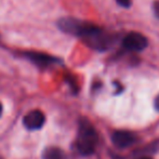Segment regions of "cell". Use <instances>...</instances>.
I'll list each match as a JSON object with an SVG mask.
<instances>
[{
	"mask_svg": "<svg viewBox=\"0 0 159 159\" xmlns=\"http://www.w3.org/2000/svg\"><path fill=\"white\" fill-rule=\"evenodd\" d=\"M57 26L62 32L76 36V37H80L84 40V42L90 40L91 38H93L103 30L102 28L94 25V24L82 22L79 20L73 19V17L61 19L57 23Z\"/></svg>",
	"mask_w": 159,
	"mask_h": 159,
	"instance_id": "6da1fadb",
	"label": "cell"
},
{
	"mask_svg": "<svg viewBox=\"0 0 159 159\" xmlns=\"http://www.w3.org/2000/svg\"><path fill=\"white\" fill-rule=\"evenodd\" d=\"M98 142V132L89 120L82 119L79 124L77 138V149L81 155L88 156L94 153Z\"/></svg>",
	"mask_w": 159,
	"mask_h": 159,
	"instance_id": "7a4b0ae2",
	"label": "cell"
},
{
	"mask_svg": "<svg viewBox=\"0 0 159 159\" xmlns=\"http://www.w3.org/2000/svg\"><path fill=\"white\" fill-rule=\"evenodd\" d=\"M147 46H148L147 38L145 36H143L142 34L136 32L129 33L122 39V47L129 51L140 52V51H143L144 49H146Z\"/></svg>",
	"mask_w": 159,
	"mask_h": 159,
	"instance_id": "3957f363",
	"label": "cell"
},
{
	"mask_svg": "<svg viewBox=\"0 0 159 159\" xmlns=\"http://www.w3.org/2000/svg\"><path fill=\"white\" fill-rule=\"evenodd\" d=\"M111 141L114 145L118 148H128L131 147L136 142V135L130 131L118 130L115 131L111 135Z\"/></svg>",
	"mask_w": 159,
	"mask_h": 159,
	"instance_id": "277c9868",
	"label": "cell"
},
{
	"mask_svg": "<svg viewBox=\"0 0 159 159\" xmlns=\"http://www.w3.org/2000/svg\"><path fill=\"white\" fill-rule=\"evenodd\" d=\"M46 117L44 114L40 111H32L25 115L23 119L24 126L28 130H38L44 125Z\"/></svg>",
	"mask_w": 159,
	"mask_h": 159,
	"instance_id": "5b68a950",
	"label": "cell"
},
{
	"mask_svg": "<svg viewBox=\"0 0 159 159\" xmlns=\"http://www.w3.org/2000/svg\"><path fill=\"white\" fill-rule=\"evenodd\" d=\"M25 57L28 60H30L33 63H35L36 65H38L40 67H47L57 61L55 57H52L50 55H47L44 53H39V52H26Z\"/></svg>",
	"mask_w": 159,
	"mask_h": 159,
	"instance_id": "8992f818",
	"label": "cell"
},
{
	"mask_svg": "<svg viewBox=\"0 0 159 159\" xmlns=\"http://www.w3.org/2000/svg\"><path fill=\"white\" fill-rule=\"evenodd\" d=\"M43 159H66V155L61 148L49 147L43 152Z\"/></svg>",
	"mask_w": 159,
	"mask_h": 159,
	"instance_id": "52a82bcc",
	"label": "cell"
},
{
	"mask_svg": "<svg viewBox=\"0 0 159 159\" xmlns=\"http://www.w3.org/2000/svg\"><path fill=\"white\" fill-rule=\"evenodd\" d=\"M116 2L122 8H129L132 3V0H116Z\"/></svg>",
	"mask_w": 159,
	"mask_h": 159,
	"instance_id": "ba28073f",
	"label": "cell"
},
{
	"mask_svg": "<svg viewBox=\"0 0 159 159\" xmlns=\"http://www.w3.org/2000/svg\"><path fill=\"white\" fill-rule=\"evenodd\" d=\"M153 10H154V14L155 16L159 19V0L158 1H155L153 4Z\"/></svg>",
	"mask_w": 159,
	"mask_h": 159,
	"instance_id": "9c48e42d",
	"label": "cell"
},
{
	"mask_svg": "<svg viewBox=\"0 0 159 159\" xmlns=\"http://www.w3.org/2000/svg\"><path fill=\"white\" fill-rule=\"evenodd\" d=\"M155 108L159 111V94L157 95V98H155Z\"/></svg>",
	"mask_w": 159,
	"mask_h": 159,
	"instance_id": "30bf717a",
	"label": "cell"
},
{
	"mask_svg": "<svg viewBox=\"0 0 159 159\" xmlns=\"http://www.w3.org/2000/svg\"><path fill=\"white\" fill-rule=\"evenodd\" d=\"M1 113H2V105H1V103H0V116H1Z\"/></svg>",
	"mask_w": 159,
	"mask_h": 159,
	"instance_id": "8fae6325",
	"label": "cell"
},
{
	"mask_svg": "<svg viewBox=\"0 0 159 159\" xmlns=\"http://www.w3.org/2000/svg\"><path fill=\"white\" fill-rule=\"evenodd\" d=\"M139 159H152V158H148V157H140Z\"/></svg>",
	"mask_w": 159,
	"mask_h": 159,
	"instance_id": "7c38bea8",
	"label": "cell"
},
{
	"mask_svg": "<svg viewBox=\"0 0 159 159\" xmlns=\"http://www.w3.org/2000/svg\"><path fill=\"white\" fill-rule=\"evenodd\" d=\"M0 159H2V158H0Z\"/></svg>",
	"mask_w": 159,
	"mask_h": 159,
	"instance_id": "4fadbf2b",
	"label": "cell"
}]
</instances>
